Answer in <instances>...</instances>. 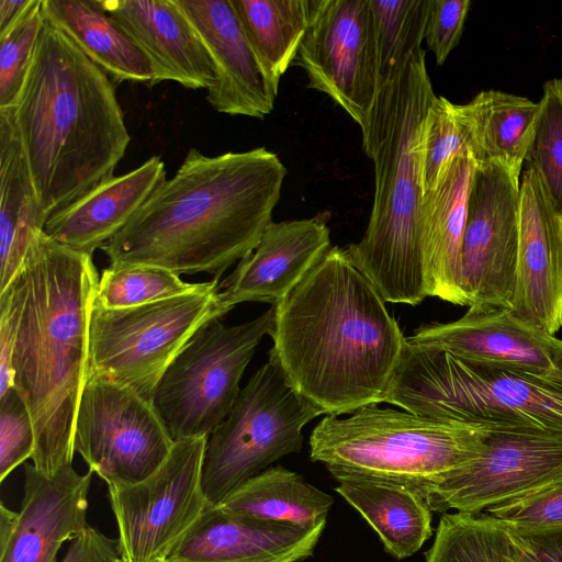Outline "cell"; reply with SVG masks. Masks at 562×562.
<instances>
[{"label": "cell", "instance_id": "6da1fadb", "mask_svg": "<svg viewBox=\"0 0 562 562\" xmlns=\"http://www.w3.org/2000/svg\"><path fill=\"white\" fill-rule=\"evenodd\" d=\"M381 293L331 247L277 305L269 353L321 415L383 403L407 338Z\"/></svg>", "mask_w": 562, "mask_h": 562}, {"label": "cell", "instance_id": "7a4b0ae2", "mask_svg": "<svg viewBox=\"0 0 562 562\" xmlns=\"http://www.w3.org/2000/svg\"><path fill=\"white\" fill-rule=\"evenodd\" d=\"M286 168L258 147L206 156L196 148L100 249L110 265L160 267L220 280L273 222Z\"/></svg>", "mask_w": 562, "mask_h": 562}, {"label": "cell", "instance_id": "3957f363", "mask_svg": "<svg viewBox=\"0 0 562 562\" xmlns=\"http://www.w3.org/2000/svg\"><path fill=\"white\" fill-rule=\"evenodd\" d=\"M99 278L92 256L71 250L41 231L11 280L18 294L13 386L33 419V465L48 476L72 463Z\"/></svg>", "mask_w": 562, "mask_h": 562}, {"label": "cell", "instance_id": "277c9868", "mask_svg": "<svg viewBox=\"0 0 562 562\" xmlns=\"http://www.w3.org/2000/svg\"><path fill=\"white\" fill-rule=\"evenodd\" d=\"M12 109L47 218L113 177L131 142L113 81L45 18Z\"/></svg>", "mask_w": 562, "mask_h": 562}, {"label": "cell", "instance_id": "5b68a950", "mask_svg": "<svg viewBox=\"0 0 562 562\" xmlns=\"http://www.w3.org/2000/svg\"><path fill=\"white\" fill-rule=\"evenodd\" d=\"M437 95L417 49L378 87L362 134L374 166V196L362 238L345 250L390 303L418 305L426 297L420 243V140Z\"/></svg>", "mask_w": 562, "mask_h": 562}, {"label": "cell", "instance_id": "8992f818", "mask_svg": "<svg viewBox=\"0 0 562 562\" xmlns=\"http://www.w3.org/2000/svg\"><path fill=\"white\" fill-rule=\"evenodd\" d=\"M383 403L485 430L562 436V379L411 344Z\"/></svg>", "mask_w": 562, "mask_h": 562}, {"label": "cell", "instance_id": "52a82bcc", "mask_svg": "<svg viewBox=\"0 0 562 562\" xmlns=\"http://www.w3.org/2000/svg\"><path fill=\"white\" fill-rule=\"evenodd\" d=\"M486 430L406 411L364 406L324 417L310 436V458L335 477L401 484L425 497L481 452Z\"/></svg>", "mask_w": 562, "mask_h": 562}, {"label": "cell", "instance_id": "ba28073f", "mask_svg": "<svg viewBox=\"0 0 562 562\" xmlns=\"http://www.w3.org/2000/svg\"><path fill=\"white\" fill-rule=\"evenodd\" d=\"M220 280L199 291L128 308L93 302L89 328V373L126 385L153 402L173 359L206 324L231 310Z\"/></svg>", "mask_w": 562, "mask_h": 562}, {"label": "cell", "instance_id": "9c48e42d", "mask_svg": "<svg viewBox=\"0 0 562 562\" xmlns=\"http://www.w3.org/2000/svg\"><path fill=\"white\" fill-rule=\"evenodd\" d=\"M321 414L292 387L278 361L269 353L240 390L226 418L209 436L202 488L217 506L234 488L296 453L303 428Z\"/></svg>", "mask_w": 562, "mask_h": 562}, {"label": "cell", "instance_id": "30bf717a", "mask_svg": "<svg viewBox=\"0 0 562 562\" xmlns=\"http://www.w3.org/2000/svg\"><path fill=\"white\" fill-rule=\"evenodd\" d=\"M274 321V307L252 321L228 326L214 319L203 326L161 376L153 404L176 441L209 437L226 418L239 382Z\"/></svg>", "mask_w": 562, "mask_h": 562}, {"label": "cell", "instance_id": "8fae6325", "mask_svg": "<svg viewBox=\"0 0 562 562\" xmlns=\"http://www.w3.org/2000/svg\"><path fill=\"white\" fill-rule=\"evenodd\" d=\"M209 437L176 440L150 476L136 484L108 485L125 562H166L210 504L202 488Z\"/></svg>", "mask_w": 562, "mask_h": 562}, {"label": "cell", "instance_id": "7c38bea8", "mask_svg": "<svg viewBox=\"0 0 562 562\" xmlns=\"http://www.w3.org/2000/svg\"><path fill=\"white\" fill-rule=\"evenodd\" d=\"M173 443L153 402L126 385L89 373L74 448L106 485L144 481L165 462Z\"/></svg>", "mask_w": 562, "mask_h": 562}, {"label": "cell", "instance_id": "4fadbf2b", "mask_svg": "<svg viewBox=\"0 0 562 562\" xmlns=\"http://www.w3.org/2000/svg\"><path fill=\"white\" fill-rule=\"evenodd\" d=\"M519 196V177L495 162H474L461 248V286L469 308L512 307Z\"/></svg>", "mask_w": 562, "mask_h": 562}, {"label": "cell", "instance_id": "5bb4252c", "mask_svg": "<svg viewBox=\"0 0 562 562\" xmlns=\"http://www.w3.org/2000/svg\"><path fill=\"white\" fill-rule=\"evenodd\" d=\"M294 64L305 70L310 88L327 94L363 131L378 93L370 0H312Z\"/></svg>", "mask_w": 562, "mask_h": 562}, {"label": "cell", "instance_id": "9a60e30c", "mask_svg": "<svg viewBox=\"0 0 562 562\" xmlns=\"http://www.w3.org/2000/svg\"><path fill=\"white\" fill-rule=\"evenodd\" d=\"M562 482V436L486 430L480 454L431 487V510L479 514Z\"/></svg>", "mask_w": 562, "mask_h": 562}, {"label": "cell", "instance_id": "2e32d148", "mask_svg": "<svg viewBox=\"0 0 562 562\" xmlns=\"http://www.w3.org/2000/svg\"><path fill=\"white\" fill-rule=\"evenodd\" d=\"M92 473L79 474L70 463L48 476L26 463L20 510L0 506V562H56L63 543L89 526Z\"/></svg>", "mask_w": 562, "mask_h": 562}, {"label": "cell", "instance_id": "e0dca14e", "mask_svg": "<svg viewBox=\"0 0 562 562\" xmlns=\"http://www.w3.org/2000/svg\"><path fill=\"white\" fill-rule=\"evenodd\" d=\"M510 312L550 336L562 328V222L530 169L520 181L517 278Z\"/></svg>", "mask_w": 562, "mask_h": 562}, {"label": "cell", "instance_id": "ac0fdd59", "mask_svg": "<svg viewBox=\"0 0 562 562\" xmlns=\"http://www.w3.org/2000/svg\"><path fill=\"white\" fill-rule=\"evenodd\" d=\"M196 31L214 68L207 102L220 113L265 119L279 83L260 66L229 0H173Z\"/></svg>", "mask_w": 562, "mask_h": 562}, {"label": "cell", "instance_id": "d6986e66", "mask_svg": "<svg viewBox=\"0 0 562 562\" xmlns=\"http://www.w3.org/2000/svg\"><path fill=\"white\" fill-rule=\"evenodd\" d=\"M328 213L272 222L257 247L220 282V297L234 308L245 302H281L330 247Z\"/></svg>", "mask_w": 562, "mask_h": 562}, {"label": "cell", "instance_id": "ffe728a7", "mask_svg": "<svg viewBox=\"0 0 562 562\" xmlns=\"http://www.w3.org/2000/svg\"><path fill=\"white\" fill-rule=\"evenodd\" d=\"M325 526L304 528L210 505L166 562H301L313 555Z\"/></svg>", "mask_w": 562, "mask_h": 562}, {"label": "cell", "instance_id": "44dd1931", "mask_svg": "<svg viewBox=\"0 0 562 562\" xmlns=\"http://www.w3.org/2000/svg\"><path fill=\"white\" fill-rule=\"evenodd\" d=\"M550 338L519 321L510 310L469 308L457 321L419 326L407 340L471 362L549 373Z\"/></svg>", "mask_w": 562, "mask_h": 562}, {"label": "cell", "instance_id": "7402d4cb", "mask_svg": "<svg viewBox=\"0 0 562 562\" xmlns=\"http://www.w3.org/2000/svg\"><path fill=\"white\" fill-rule=\"evenodd\" d=\"M150 61L151 86L175 81L209 89L212 60L196 31L173 0H100Z\"/></svg>", "mask_w": 562, "mask_h": 562}, {"label": "cell", "instance_id": "603a6c76", "mask_svg": "<svg viewBox=\"0 0 562 562\" xmlns=\"http://www.w3.org/2000/svg\"><path fill=\"white\" fill-rule=\"evenodd\" d=\"M165 179L164 161L153 156L127 173L100 182L52 214L43 232L71 250L92 256L130 222Z\"/></svg>", "mask_w": 562, "mask_h": 562}, {"label": "cell", "instance_id": "cb8c5ba5", "mask_svg": "<svg viewBox=\"0 0 562 562\" xmlns=\"http://www.w3.org/2000/svg\"><path fill=\"white\" fill-rule=\"evenodd\" d=\"M474 160L468 153L448 164L437 188L423 194L420 243L427 296L467 306L461 286V248Z\"/></svg>", "mask_w": 562, "mask_h": 562}, {"label": "cell", "instance_id": "d4e9b609", "mask_svg": "<svg viewBox=\"0 0 562 562\" xmlns=\"http://www.w3.org/2000/svg\"><path fill=\"white\" fill-rule=\"evenodd\" d=\"M0 292L19 271L47 221L18 133L13 109L0 110Z\"/></svg>", "mask_w": 562, "mask_h": 562}, {"label": "cell", "instance_id": "484cf974", "mask_svg": "<svg viewBox=\"0 0 562 562\" xmlns=\"http://www.w3.org/2000/svg\"><path fill=\"white\" fill-rule=\"evenodd\" d=\"M42 12L109 77L151 86L150 61L100 0H42Z\"/></svg>", "mask_w": 562, "mask_h": 562}, {"label": "cell", "instance_id": "4316f807", "mask_svg": "<svg viewBox=\"0 0 562 562\" xmlns=\"http://www.w3.org/2000/svg\"><path fill=\"white\" fill-rule=\"evenodd\" d=\"M338 492L378 533L397 560L415 554L431 537V509L414 488L391 482L339 477Z\"/></svg>", "mask_w": 562, "mask_h": 562}, {"label": "cell", "instance_id": "83f0119b", "mask_svg": "<svg viewBox=\"0 0 562 562\" xmlns=\"http://www.w3.org/2000/svg\"><path fill=\"white\" fill-rule=\"evenodd\" d=\"M469 130L470 155L474 162H495L520 177L540 102L496 90L481 91L460 104Z\"/></svg>", "mask_w": 562, "mask_h": 562}, {"label": "cell", "instance_id": "f1b7e54d", "mask_svg": "<svg viewBox=\"0 0 562 562\" xmlns=\"http://www.w3.org/2000/svg\"><path fill=\"white\" fill-rule=\"evenodd\" d=\"M333 504L331 495L277 465L246 480L217 507L231 514L308 528L326 521Z\"/></svg>", "mask_w": 562, "mask_h": 562}, {"label": "cell", "instance_id": "f546056e", "mask_svg": "<svg viewBox=\"0 0 562 562\" xmlns=\"http://www.w3.org/2000/svg\"><path fill=\"white\" fill-rule=\"evenodd\" d=\"M265 72L279 83L308 29L312 0H229Z\"/></svg>", "mask_w": 562, "mask_h": 562}, {"label": "cell", "instance_id": "4dcf8cb0", "mask_svg": "<svg viewBox=\"0 0 562 562\" xmlns=\"http://www.w3.org/2000/svg\"><path fill=\"white\" fill-rule=\"evenodd\" d=\"M425 562H514L507 526L487 513L443 514Z\"/></svg>", "mask_w": 562, "mask_h": 562}, {"label": "cell", "instance_id": "1f68e13d", "mask_svg": "<svg viewBox=\"0 0 562 562\" xmlns=\"http://www.w3.org/2000/svg\"><path fill=\"white\" fill-rule=\"evenodd\" d=\"M373 15L378 81L403 65L425 41L431 0H370Z\"/></svg>", "mask_w": 562, "mask_h": 562}, {"label": "cell", "instance_id": "d6a6232c", "mask_svg": "<svg viewBox=\"0 0 562 562\" xmlns=\"http://www.w3.org/2000/svg\"><path fill=\"white\" fill-rule=\"evenodd\" d=\"M207 282H186L160 267L110 265L100 274L94 303L110 310L128 308L195 292Z\"/></svg>", "mask_w": 562, "mask_h": 562}, {"label": "cell", "instance_id": "836d02e7", "mask_svg": "<svg viewBox=\"0 0 562 562\" xmlns=\"http://www.w3.org/2000/svg\"><path fill=\"white\" fill-rule=\"evenodd\" d=\"M470 154V135L460 104L436 97L424 120L420 140L423 194L437 188L450 160Z\"/></svg>", "mask_w": 562, "mask_h": 562}, {"label": "cell", "instance_id": "e575fe53", "mask_svg": "<svg viewBox=\"0 0 562 562\" xmlns=\"http://www.w3.org/2000/svg\"><path fill=\"white\" fill-rule=\"evenodd\" d=\"M525 161L562 216V77L548 80Z\"/></svg>", "mask_w": 562, "mask_h": 562}, {"label": "cell", "instance_id": "d590c367", "mask_svg": "<svg viewBox=\"0 0 562 562\" xmlns=\"http://www.w3.org/2000/svg\"><path fill=\"white\" fill-rule=\"evenodd\" d=\"M43 24L42 0H34L23 18L0 35V110L14 106Z\"/></svg>", "mask_w": 562, "mask_h": 562}, {"label": "cell", "instance_id": "8d00e7d4", "mask_svg": "<svg viewBox=\"0 0 562 562\" xmlns=\"http://www.w3.org/2000/svg\"><path fill=\"white\" fill-rule=\"evenodd\" d=\"M486 513L519 531L562 530V482L491 506Z\"/></svg>", "mask_w": 562, "mask_h": 562}, {"label": "cell", "instance_id": "74e56055", "mask_svg": "<svg viewBox=\"0 0 562 562\" xmlns=\"http://www.w3.org/2000/svg\"><path fill=\"white\" fill-rule=\"evenodd\" d=\"M34 424L24 400L13 386L0 396V482L20 464L32 459Z\"/></svg>", "mask_w": 562, "mask_h": 562}, {"label": "cell", "instance_id": "f35d334b", "mask_svg": "<svg viewBox=\"0 0 562 562\" xmlns=\"http://www.w3.org/2000/svg\"><path fill=\"white\" fill-rule=\"evenodd\" d=\"M470 5L469 0H431L425 41L438 66L459 44Z\"/></svg>", "mask_w": 562, "mask_h": 562}, {"label": "cell", "instance_id": "ab89813d", "mask_svg": "<svg viewBox=\"0 0 562 562\" xmlns=\"http://www.w3.org/2000/svg\"><path fill=\"white\" fill-rule=\"evenodd\" d=\"M18 321V294L11 281L0 292V396L14 385L13 352Z\"/></svg>", "mask_w": 562, "mask_h": 562}, {"label": "cell", "instance_id": "60d3db41", "mask_svg": "<svg viewBox=\"0 0 562 562\" xmlns=\"http://www.w3.org/2000/svg\"><path fill=\"white\" fill-rule=\"evenodd\" d=\"M507 529L514 562H562V530L525 532Z\"/></svg>", "mask_w": 562, "mask_h": 562}, {"label": "cell", "instance_id": "b9f144b4", "mask_svg": "<svg viewBox=\"0 0 562 562\" xmlns=\"http://www.w3.org/2000/svg\"><path fill=\"white\" fill-rule=\"evenodd\" d=\"M119 558L117 539L88 526L70 541L61 562H114Z\"/></svg>", "mask_w": 562, "mask_h": 562}, {"label": "cell", "instance_id": "7bdbcfd3", "mask_svg": "<svg viewBox=\"0 0 562 562\" xmlns=\"http://www.w3.org/2000/svg\"><path fill=\"white\" fill-rule=\"evenodd\" d=\"M34 0H0V35L16 24Z\"/></svg>", "mask_w": 562, "mask_h": 562}, {"label": "cell", "instance_id": "ee69618b", "mask_svg": "<svg viewBox=\"0 0 562 562\" xmlns=\"http://www.w3.org/2000/svg\"><path fill=\"white\" fill-rule=\"evenodd\" d=\"M550 352L552 371L551 373L562 379V340L551 336L550 338Z\"/></svg>", "mask_w": 562, "mask_h": 562}, {"label": "cell", "instance_id": "f6af8a7d", "mask_svg": "<svg viewBox=\"0 0 562 562\" xmlns=\"http://www.w3.org/2000/svg\"><path fill=\"white\" fill-rule=\"evenodd\" d=\"M114 562H125V561H123L122 559H120V558H119V559H117V560H115Z\"/></svg>", "mask_w": 562, "mask_h": 562}, {"label": "cell", "instance_id": "bcb514c9", "mask_svg": "<svg viewBox=\"0 0 562 562\" xmlns=\"http://www.w3.org/2000/svg\"><path fill=\"white\" fill-rule=\"evenodd\" d=\"M561 222H562V216H561Z\"/></svg>", "mask_w": 562, "mask_h": 562}]
</instances>
